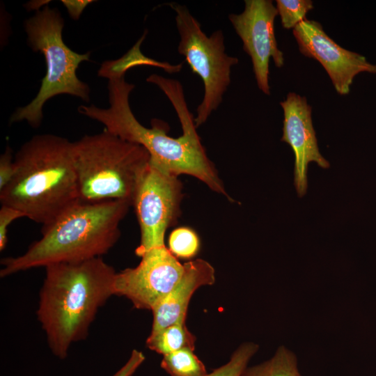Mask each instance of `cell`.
<instances>
[{"instance_id":"603a6c76","label":"cell","mask_w":376,"mask_h":376,"mask_svg":"<svg viewBox=\"0 0 376 376\" xmlns=\"http://www.w3.org/2000/svg\"><path fill=\"white\" fill-rule=\"evenodd\" d=\"M144 360V354L140 351L134 350L125 364L113 376H132Z\"/></svg>"},{"instance_id":"7a4b0ae2","label":"cell","mask_w":376,"mask_h":376,"mask_svg":"<svg viewBox=\"0 0 376 376\" xmlns=\"http://www.w3.org/2000/svg\"><path fill=\"white\" fill-rule=\"evenodd\" d=\"M38 319L55 356L65 359L84 339L97 311L113 294L116 272L100 257L45 267Z\"/></svg>"},{"instance_id":"7402d4cb","label":"cell","mask_w":376,"mask_h":376,"mask_svg":"<svg viewBox=\"0 0 376 376\" xmlns=\"http://www.w3.org/2000/svg\"><path fill=\"white\" fill-rule=\"evenodd\" d=\"M15 172L12 150L8 146L0 157V190L11 181Z\"/></svg>"},{"instance_id":"d4e9b609","label":"cell","mask_w":376,"mask_h":376,"mask_svg":"<svg viewBox=\"0 0 376 376\" xmlns=\"http://www.w3.org/2000/svg\"><path fill=\"white\" fill-rule=\"evenodd\" d=\"M31 1L25 5L27 10H39L40 7L42 6V1Z\"/></svg>"},{"instance_id":"9a60e30c","label":"cell","mask_w":376,"mask_h":376,"mask_svg":"<svg viewBox=\"0 0 376 376\" xmlns=\"http://www.w3.org/2000/svg\"><path fill=\"white\" fill-rule=\"evenodd\" d=\"M194 336L182 320L155 334H150L146 345L151 350L164 356L185 347L194 350Z\"/></svg>"},{"instance_id":"30bf717a","label":"cell","mask_w":376,"mask_h":376,"mask_svg":"<svg viewBox=\"0 0 376 376\" xmlns=\"http://www.w3.org/2000/svg\"><path fill=\"white\" fill-rule=\"evenodd\" d=\"M240 14L230 13L228 19L242 41L244 51L250 56L257 85L266 95L270 94L269 63L281 68L284 64L274 33L276 8L270 0H245Z\"/></svg>"},{"instance_id":"3957f363","label":"cell","mask_w":376,"mask_h":376,"mask_svg":"<svg viewBox=\"0 0 376 376\" xmlns=\"http://www.w3.org/2000/svg\"><path fill=\"white\" fill-rule=\"evenodd\" d=\"M15 174L0 201L46 225L81 201L73 142L50 134L25 142L14 157Z\"/></svg>"},{"instance_id":"d6986e66","label":"cell","mask_w":376,"mask_h":376,"mask_svg":"<svg viewBox=\"0 0 376 376\" xmlns=\"http://www.w3.org/2000/svg\"><path fill=\"white\" fill-rule=\"evenodd\" d=\"M258 350V345L255 343L242 344L233 352L228 362L204 376H241Z\"/></svg>"},{"instance_id":"5b68a950","label":"cell","mask_w":376,"mask_h":376,"mask_svg":"<svg viewBox=\"0 0 376 376\" xmlns=\"http://www.w3.org/2000/svg\"><path fill=\"white\" fill-rule=\"evenodd\" d=\"M73 150L81 201L121 200L132 205L150 159L143 146L104 130L74 141Z\"/></svg>"},{"instance_id":"e0dca14e","label":"cell","mask_w":376,"mask_h":376,"mask_svg":"<svg viewBox=\"0 0 376 376\" xmlns=\"http://www.w3.org/2000/svg\"><path fill=\"white\" fill-rule=\"evenodd\" d=\"M161 367L170 376H204L207 373L194 350L188 347L164 355Z\"/></svg>"},{"instance_id":"2e32d148","label":"cell","mask_w":376,"mask_h":376,"mask_svg":"<svg viewBox=\"0 0 376 376\" xmlns=\"http://www.w3.org/2000/svg\"><path fill=\"white\" fill-rule=\"evenodd\" d=\"M241 376H302L295 354L280 346L274 356L260 364L246 367Z\"/></svg>"},{"instance_id":"ba28073f","label":"cell","mask_w":376,"mask_h":376,"mask_svg":"<svg viewBox=\"0 0 376 376\" xmlns=\"http://www.w3.org/2000/svg\"><path fill=\"white\" fill-rule=\"evenodd\" d=\"M182 185L178 176L149 162L136 190L134 207L141 231L136 254L164 246L167 229L177 222L180 213Z\"/></svg>"},{"instance_id":"ffe728a7","label":"cell","mask_w":376,"mask_h":376,"mask_svg":"<svg viewBox=\"0 0 376 376\" xmlns=\"http://www.w3.org/2000/svg\"><path fill=\"white\" fill-rule=\"evenodd\" d=\"M278 15L285 29L295 28L306 19L308 11L313 8L310 0H276Z\"/></svg>"},{"instance_id":"9c48e42d","label":"cell","mask_w":376,"mask_h":376,"mask_svg":"<svg viewBox=\"0 0 376 376\" xmlns=\"http://www.w3.org/2000/svg\"><path fill=\"white\" fill-rule=\"evenodd\" d=\"M141 258L136 267L116 273L113 294L127 298L136 308L152 311L179 281L185 265L165 245Z\"/></svg>"},{"instance_id":"52a82bcc","label":"cell","mask_w":376,"mask_h":376,"mask_svg":"<svg viewBox=\"0 0 376 376\" xmlns=\"http://www.w3.org/2000/svg\"><path fill=\"white\" fill-rule=\"evenodd\" d=\"M169 5L175 13L176 27L180 35L178 53L185 56L192 72L197 74L203 83V100L197 107L194 118L198 128L221 103L230 83L231 68L237 65L239 60L226 53L221 30L214 31L207 36L185 6L177 3Z\"/></svg>"},{"instance_id":"5bb4252c","label":"cell","mask_w":376,"mask_h":376,"mask_svg":"<svg viewBox=\"0 0 376 376\" xmlns=\"http://www.w3.org/2000/svg\"><path fill=\"white\" fill-rule=\"evenodd\" d=\"M146 33L147 31L144 32L134 45L120 58L104 61L97 72V76L107 78L109 81L116 80L124 77L128 70L140 65L157 67L168 72L180 71L182 66L181 63L175 65L157 61L146 56L141 52L140 47L146 38Z\"/></svg>"},{"instance_id":"cb8c5ba5","label":"cell","mask_w":376,"mask_h":376,"mask_svg":"<svg viewBox=\"0 0 376 376\" xmlns=\"http://www.w3.org/2000/svg\"><path fill=\"white\" fill-rule=\"evenodd\" d=\"M91 0H62L61 2L66 8L70 17L74 20H78L85 8L94 2Z\"/></svg>"},{"instance_id":"277c9868","label":"cell","mask_w":376,"mask_h":376,"mask_svg":"<svg viewBox=\"0 0 376 376\" xmlns=\"http://www.w3.org/2000/svg\"><path fill=\"white\" fill-rule=\"evenodd\" d=\"M131 205L121 200L79 201L42 226V237L24 253L2 259L1 277L34 267L100 257L119 239L120 223Z\"/></svg>"},{"instance_id":"8fae6325","label":"cell","mask_w":376,"mask_h":376,"mask_svg":"<svg viewBox=\"0 0 376 376\" xmlns=\"http://www.w3.org/2000/svg\"><path fill=\"white\" fill-rule=\"evenodd\" d=\"M299 49L304 56L318 61L327 71L336 92L350 93L356 75L376 73V65L363 56L338 45L315 20L305 19L293 29Z\"/></svg>"},{"instance_id":"ac0fdd59","label":"cell","mask_w":376,"mask_h":376,"mask_svg":"<svg viewBox=\"0 0 376 376\" xmlns=\"http://www.w3.org/2000/svg\"><path fill=\"white\" fill-rule=\"evenodd\" d=\"M199 248V238L189 228H177L169 235L168 249L175 257L191 258L197 254Z\"/></svg>"},{"instance_id":"44dd1931","label":"cell","mask_w":376,"mask_h":376,"mask_svg":"<svg viewBox=\"0 0 376 376\" xmlns=\"http://www.w3.org/2000/svg\"><path fill=\"white\" fill-rule=\"evenodd\" d=\"M25 215L19 210L11 206L1 205L0 209V250L3 251L7 244L8 228L17 219Z\"/></svg>"},{"instance_id":"7c38bea8","label":"cell","mask_w":376,"mask_h":376,"mask_svg":"<svg viewBox=\"0 0 376 376\" xmlns=\"http://www.w3.org/2000/svg\"><path fill=\"white\" fill-rule=\"evenodd\" d=\"M280 104L284 115L281 141L287 143L294 152V185L298 196L302 197L307 191L308 164L314 162L322 169H328L330 165L319 151L312 109L306 98L289 93Z\"/></svg>"},{"instance_id":"8992f818","label":"cell","mask_w":376,"mask_h":376,"mask_svg":"<svg viewBox=\"0 0 376 376\" xmlns=\"http://www.w3.org/2000/svg\"><path fill=\"white\" fill-rule=\"evenodd\" d=\"M63 26L60 12L47 6L25 20L28 44L34 52L44 55L46 74L35 98L15 111L10 124L26 120L31 127H38L44 104L58 95H70L89 102L90 88L77 77V70L81 62L89 61L91 53L79 54L70 49L63 40Z\"/></svg>"},{"instance_id":"6da1fadb","label":"cell","mask_w":376,"mask_h":376,"mask_svg":"<svg viewBox=\"0 0 376 376\" xmlns=\"http://www.w3.org/2000/svg\"><path fill=\"white\" fill-rule=\"evenodd\" d=\"M152 82L164 92L177 113L182 130L178 138L167 135L160 120H153L151 128L139 123L129 103L134 85L125 77L109 81V107L81 105L78 111L103 124L109 132L143 146L150 155V162L160 169L178 177L181 174L195 177L213 191L231 200L201 143L195 117L188 109L180 82L158 75Z\"/></svg>"},{"instance_id":"4fadbf2b","label":"cell","mask_w":376,"mask_h":376,"mask_svg":"<svg viewBox=\"0 0 376 376\" xmlns=\"http://www.w3.org/2000/svg\"><path fill=\"white\" fill-rule=\"evenodd\" d=\"M185 269L173 289L152 309L155 334L180 320H185L190 299L203 285L215 282L214 267L206 260L196 259L185 263Z\"/></svg>"}]
</instances>
